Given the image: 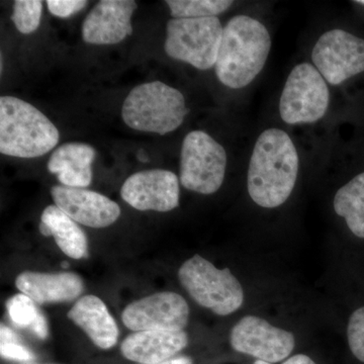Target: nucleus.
<instances>
[{
    "mask_svg": "<svg viewBox=\"0 0 364 364\" xmlns=\"http://www.w3.org/2000/svg\"><path fill=\"white\" fill-rule=\"evenodd\" d=\"M223 31L218 16L172 18L166 26L165 53L198 70H208L217 62Z\"/></svg>",
    "mask_w": 364,
    "mask_h": 364,
    "instance_id": "7",
    "label": "nucleus"
},
{
    "mask_svg": "<svg viewBox=\"0 0 364 364\" xmlns=\"http://www.w3.org/2000/svg\"><path fill=\"white\" fill-rule=\"evenodd\" d=\"M299 157L293 139L279 128L261 132L254 144L247 171L251 200L261 208L284 205L298 179Z\"/></svg>",
    "mask_w": 364,
    "mask_h": 364,
    "instance_id": "1",
    "label": "nucleus"
},
{
    "mask_svg": "<svg viewBox=\"0 0 364 364\" xmlns=\"http://www.w3.org/2000/svg\"><path fill=\"white\" fill-rule=\"evenodd\" d=\"M0 336H1L0 338L1 339V344H0L1 358L28 363L35 359L33 352L21 344L16 333L11 331L6 326L1 325Z\"/></svg>",
    "mask_w": 364,
    "mask_h": 364,
    "instance_id": "24",
    "label": "nucleus"
},
{
    "mask_svg": "<svg viewBox=\"0 0 364 364\" xmlns=\"http://www.w3.org/2000/svg\"><path fill=\"white\" fill-rule=\"evenodd\" d=\"M178 277L193 301L215 315H231L243 304V287L231 270L219 269L200 255L186 260Z\"/></svg>",
    "mask_w": 364,
    "mask_h": 364,
    "instance_id": "5",
    "label": "nucleus"
},
{
    "mask_svg": "<svg viewBox=\"0 0 364 364\" xmlns=\"http://www.w3.org/2000/svg\"><path fill=\"white\" fill-rule=\"evenodd\" d=\"M25 364H38V363H25Z\"/></svg>",
    "mask_w": 364,
    "mask_h": 364,
    "instance_id": "32",
    "label": "nucleus"
},
{
    "mask_svg": "<svg viewBox=\"0 0 364 364\" xmlns=\"http://www.w3.org/2000/svg\"><path fill=\"white\" fill-rule=\"evenodd\" d=\"M311 57L328 85H340L364 72V39L332 28L318 37Z\"/></svg>",
    "mask_w": 364,
    "mask_h": 364,
    "instance_id": "9",
    "label": "nucleus"
},
{
    "mask_svg": "<svg viewBox=\"0 0 364 364\" xmlns=\"http://www.w3.org/2000/svg\"><path fill=\"white\" fill-rule=\"evenodd\" d=\"M188 344L184 331H139L129 335L121 345L124 358L140 364H156L174 358Z\"/></svg>",
    "mask_w": 364,
    "mask_h": 364,
    "instance_id": "16",
    "label": "nucleus"
},
{
    "mask_svg": "<svg viewBox=\"0 0 364 364\" xmlns=\"http://www.w3.org/2000/svg\"><path fill=\"white\" fill-rule=\"evenodd\" d=\"M39 229L41 233H42V235H44V236H52L51 229H50V228L48 227L47 225L44 224V223L41 222Z\"/></svg>",
    "mask_w": 364,
    "mask_h": 364,
    "instance_id": "29",
    "label": "nucleus"
},
{
    "mask_svg": "<svg viewBox=\"0 0 364 364\" xmlns=\"http://www.w3.org/2000/svg\"><path fill=\"white\" fill-rule=\"evenodd\" d=\"M330 107L327 81L310 62H301L289 72L280 95V119L289 126L314 124L326 116Z\"/></svg>",
    "mask_w": 364,
    "mask_h": 364,
    "instance_id": "6",
    "label": "nucleus"
},
{
    "mask_svg": "<svg viewBox=\"0 0 364 364\" xmlns=\"http://www.w3.org/2000/svg\"><path fill=\"white\" fill-rule=\"evenodd\" d=\"M282 364H317L310 356L306 354H296V355L289 358Z\"/></svg>",
    "mask_w": 364,
    "mask_h": 364,
    "instance_id": "27",
    "label": "nucleus"
},
{
    "mask_svg": "<svg viewBox=\"0 0 364 364\" xmlns=\"http://www.w3.org/2000/svg\"><path fill=\"white\" fill-rule=\"evenodd\" d=\"M50 14L58 18H66L85 9L88 1L85 0H47Z\"/></svg>",
    "mask_w": 364,
    "mask_h": 364,
    "instance_id": "26",
    "label": "nucleus"
},
{
    "mask_svg": "<svg viewBox=\"0 0 364 364\" xmlns=\"http://www.w3.org/2000/svg\"><path fill=\"white\" fill-rule=\"evenodd\" d=\"M41 222L51 229L52 236L62 252L73 259H81L87 256V238L85 232L77 223L62 212L57 205L46 208Z\"/></svg>",
    "mask_w": 364,
    "mask_h": 364,
    "instance_id": "19",
    "label": "nucleus"
},
{
    "mask_svg": "<svg viewBox=\"0 0 364 364\" xmlns=\"http://www.w3.org/2000/svg\"><path fill=\"white\" fill-rule=\"evenodd\" d=\"M179 181L176 173L151 169L132 174L121 188L122 198L138 210L166 213L179 205Z\"/></svg>",
    "mask_w": 364,
    "mask_h": 364,
    "instance_id": "12",
    "label": "nucleus"
},
{
    "mask_svg": "<svg viewBox=\"0 0 364 364\" xmlns=\"http://www.w3.org/2000/svg\"><path fill=\"white\" fill-rule=\"evenodd\" d=\"M16 286L39 305L72 301L85 289L81 277L72 272H25L16 277Z\"/></svg>",
    "mask_w": 364,
    "mask_h": 364,
    "instance_id": "15",
    "label": "nucleus"
},
{
    "mask_svg": "<svg viewBox=\"0 0 364 364\" xmlns=\"http://www.w3.org/2000/svg\"><path fill=\"white\" fill-rule=\"evenodd\" d=\"M347 338L352 354L364 363V306L354 311L349 318Z\"/></svg>",
    "mask_w": 364,
    "mask_h": 364,
    "instance_id": "25",
    "label": "nucleus"
},
{
    "mask_svg": "<svg viewBox=\"0 0 364 364\" xmlns=\"http://www.w3.org/2000/svg\"><path fill=\"white\" fill-rule=\"evenodd\" d=\"M136 7L134 0L98 2L83 21V41L92 45L119 44L133 33L132 16Z\"/></svg>",
    "mask_w": 364,
    "mask_h": 364,
    "instance_id": "14",
    "label": "nucleus"
},
{
    "mask_svg": "<svg viewBox=\"0 0 364 364\" xmlns=\"http://www.w3.org/2000/svg\"><path fill=\"white\" fill-rule=\"evenodd\" d=\"M68 318L86 333L98 348L111 349L119 339V328L104 301L88 294L76 301Z\"/></svg>",
    "mask_w": 364,
    "mask_h": 364,
    "instance_id": "17",
    "label": "nucleus"
},
{
    "mask_svg": "<svg viewBox=\"0 0 364 364\" xmlns=\"http://www.w3.org/2000/svg\"><path fill=\"white\" fill-rule=\"evenodd\" d=\"M355 4H360V6H364V0H360V1H355Z\"/></svg>",
    "mask_w": 364,
    "mask_h": 364,
    "instance_id": "31",
    "label": "nucleus"
},
{
    "mask_svg": "<svg viewBox=\"0 0 364 364\" xmlns=\"http://www.w3.org/2000/svg\"><path fill=\"white\" fill-rule=\"evenodd\" d=\"M51 196L57 205L78 224L95 229L111 226L121 215V208L114 200L85 188L55 186Z\"/></svg>",
    "mask_w": 364,
    "mask_h": 364,
    "instance_id": "13",
    "label": "nucleus"
},
{
    "mask_svg": "<svg viewBox=\"0 0 364 364\" xmlns=\"http://www.w3.org/2000/svg\"><path fill=\"white\" fill-rule=\"evenodd\" d=\"M156 364H193V361L188 356H179V358H173Z\"/></svg>",
    "mask_w": 364,
    "mask_h": 364,
    "instance_id": "28",
    "label": "nucleus"
},
{
    "mask_svg": "<svg viewBox=\"0 0 364 364\" xmlns=\"http://www.w3.org/2000/svg\"><path fill=\"white\" fill-rule=\"evenodd\" d=\"M95 149L85 143H66L53 152L48 170L56 174L62 186L85 188L92 181L91 164L95 159Z\"/></svg>",
    "mask_w": 364,
    "mask_h": 364,
    "instance_id": "18",
    "label": "nucleus"
},
{
    "mask_svg": "<svg viewBox=\"0 0 364 364\" xmlns=\"http://www.w3.org/2000/svg\"><path fill=\"white\" fill-rule=\"evenodd\" d=\"M230 344L239 353L265 363H277L289 358L296 339L293 333L274 327L264 318L246 316L232 329Z\"/></svg>",
    "mask_w": 364,
    "mask_h": 364,
    "instance_id": "10",
    "label": "nucleus"
},
{
    "mask_svg": "<svg viewBox=\"0 0 364 364\" xmlns=\"http://www.w3.org/2000/svg\"><path fill=\"white\" fill-rule=\"evenodd\" d=\"M188 112L181 91L154 81L136 86L129 93L122 117L134 130L166 135L183 124Z\"/></svg>",
    "mask_w": 364,
    "mask_h": 364,
    "instance_id": "4",
    "label": "nucleus"
},
{
    "mask_svg": "<svg viewBox=\"0 0 364 364\" xmlns=\"http://www.w3.org/2000/svg\"><path fill=\"white\" fill-rule=\"evenodd\" d=\"M272 47V36L262 21L237 14L224 26L215 75L232 90L247 87L264 69Z\"/></svg>",
    "mask_w": 364,
    "mask_h": 364,
    "instance_id": "2",
    "label": "nucleus"
},
{
    "mask_svg": "<svg viewBox=\"0 0 364 364\" xmlns=\"http://www.w3.org/2000/svg\"><path fill=\"white\" fill-rule=\"evenodd\" d=\"M43 13L40 0H16L11 21L18 32L28 35L38 30Z\"/></svg>",
    "mask_w": 364,
    "mask_h": 364,
    "instance_id": "23",
    "label": "nucleus"
},
{
    "mask_svg": "<svg viewBox=\"0 0 364 364\" xmlns=\"http://www.w3.org/2000/svg\"><path fill=\"white\" fill-rule=\"evenodd\" d=\"M189 308L181 294L162 291L126 306L122 320L133 331H183L188 323Z\"/></svg>",
    "mask_w": 364,
    "mask_h": 364,
    "instance_id": "11",
    "label": "nucleus"
},
{
    "mask_svg": "<svg viewBox=\"0 0 364 364\" xmlns=\"http://www.w3.org/2000/svg\"><path fill=\"white\" fill-rule=\"evenodd\" d=\"M333 207L335 213L346 221L351 233L364 239V172L337 191Z\"/></svg>",
    "mask_w": 364,
    "mask_h": 364,
    "instance_id": "20",
    "label": "nucleus"
},
{
    "mask_svg": "<svg viewBox=\"0 0 364 364\" xmlns=\"http://www.w3.org/2000/svg\"><path fill=\"white\" fill-rule=\"evenodd\" d=\"M254 364H272V363H265V361H262V360H256L255 363H254Z\"/></svg>",
    "mask_w": 364,
    "mask_h": 364,
    "instance_id": "30",
    "label": "nucleus"
},
{
    "mask_svg": "<svg viewBox=\"0 0 364 364\" xmlns=\"http://www.w3.org/2000/svg\"><path fill=\"white\" fill-rule=\"evenodd\" d=\"M173 18H213L227 11L234 2L230 0H167Z\"/></svg>",
    "mask_w": 364,
    "mask_h": 364,
    "instance_id": "22",
    "label": "nucleus"
},
{
    "mask_svg": "<svg viewBox=\"0 0 364 364\" xmlns=\"http://www.w3.org/2000/svg\"><path fill=\"white\" fill-rule=\"evenodd\" d=\"M6 309L14 325L30 329L40 339L47 338L49 334L47 320L32 299L21 293L16 294L7 301Z\"/></svg>",
    "mask_w": 364,
    "mask_h": 364,
    "instance_id": "21",
    "label": "nucleus"
},
{
    "mask_svg": "<svg viewBox=\"0 0 364 364\" xmlns=\"http://www.w3.org/2000/svg\"><path fill=\"white\" fill-rule=\"evenodd\" d=\"M59 131L37 107L25 100L0 97V152L7 156L37 158L54 149Z\"/></svg>",
    "mask_w": 364,
    "mask_h": 364,
    "instance_id": "3",
    "label": "nucleus"
},
{
    "mask_svg": "<svg viewBox=\"0 0 364 364\" xmlns=\"http://www.w3.org/2000/svg\"><path fill=\"white\" fill-rule=\"evenodd\" d=\"M227 161L226 150L212 136L189 132L182 142L179 181L188 191L213 195L224 182Z\"/></svg>",
    "mask_w": 364,
    "mask_h": 364,
    "instance_id": "8",
    "label": "nucleus"
}]
</instances>
